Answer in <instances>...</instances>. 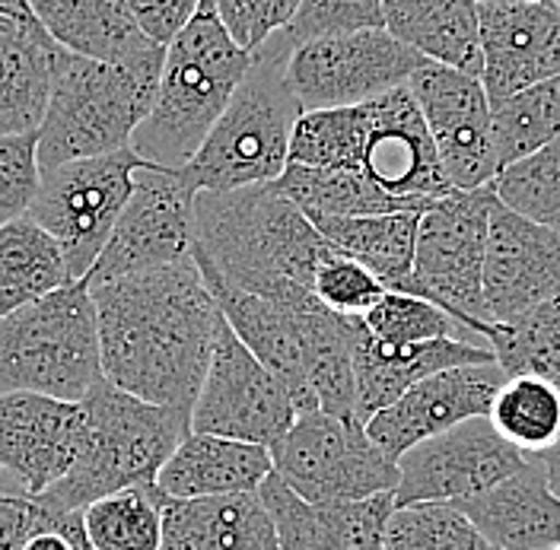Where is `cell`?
<instances>
[{"instance_id":"obj_1","label":"cell","mask_w":560,"mask_h":550,"mask_svg":"<svg viewBox=\"0 0 560 550\" xmlns=\"http://www.w3.org/2000/svg\"><path fill=\"white\" fill-rule=\"evenodd\" d=\"M103 376L150 405L191 411L210 366L220 306L191 258L90 286Z\"/></svg>"},{"instance_id":"obj_2","label":"cell","mask_w":560,"mask_h":550,"mask_svg":"<svg viewBox=\"0 0 560 550\" xmlns=\"http://www.w3.org/2000/svg\"><path fill=\"white\" fill-rule=\"evenodd\" d=\"M290 163L353 169L408 210H427L455 191L408 86L360 105L303 112L290 140Z\"/></svg>"},{"instance_id":"obj_3","label":"cell","mask_w":560,"mask_h":550,"mask_svg":"<svg viewBox=\"0 0 560 550\" xmlns=\"http://www.w3.org/2000/svg\"><path fill=\"white\" fill-rule=\"evenodd\" d=\"M195 251L230 283L271 296L290 280L313 286L318 265L335 245L315 230L303 207L268 182L236 191H198Z\"/></svg>"},{"instance_id":"obj_4","label":"cell","mask_w":560,"mask_h":550,"mask_svg":"<svg viewBox=\"0 0 560 550\" xmlns=\"http://www.w3.org/2000/svg\"><path fill=\"white\" fill-rule=\"evenodd\" d=\"M252 58L213 3L201 0L188 26L166 45L156 100L135 131L131 150L150 166L182 169L240 90Z\"/></svg>"},{"instance_id":"obj_5","label":"cell","mask_w":560,"mask_h":550,"mask_svg":"<svg viewBox=\"0 0 560 550\" xmlns=\"http://www.w3.org/2000/svg\"><path fill=\"white\" fill-rule=\"evenodd\" d=\"M166 45H150L125 61H93L65 51L55 90L38 125V166L100 156L131 147L150 115Z\"/></svg>"},{"instance_id":"obj_6","label":"cell","mask_w":560,"mask_h":550,"mask_svg":"<svg viewBox=\"0 0 560 550\" xmlns=\"http://www.w3.org/2000/svg\"><path fill=\"white\" fill-rule=\"evenodd\" d=\"M290 51L271 35L198 153L178 169L195 191L268 185L290 163V140L303 105L287 80Z\"/></svg>"},{"instance_id":"obj_7","label":"cell","mask_w":560,"mask_h":550,"mask_svg":"<svg viewBox=\"0 0 560 550\" xmlns=\"http://www.w3.org/2000/svg\"><path fill=\"white\" fill-rule=\"evenodd\" d=\"M86 443L77 465L35 496L51 513H73L105 493L156 483L160 468L191 433V411L135 398L103 378L86 398Z\"/></svg>"},{"instance_id":"obj_8","label":"cell","mask_w":560,"mask_h":550,"mask_svg":"<svg viewBox=\"0 0 560 550\" xmlns=\"http://www.w3.org/2000/svg\"><path fill=\"white\" fill-rule=\"evenodd\" d=\"M103 378L100 321L86 280L0 315V395L35 391L83 401Z\"/></svg>"},{"instance_id":"obj_9","label":"cell","mask_w":560,"mask_h":550,"mask_svg":"<svg viewBox=\"0 0 560 550\" xmlns=\"http://www.w3.org/2000/svg\"><path fill=\"white\" fill-rule=\"evenodd\" d=\"M497 204L493 185L462 191L420 210L415 268L401 293H415L455 315L465 328L481 335L490 321L485 303V248L490 210Z\"/></svg>"},{"instance_id":"obj_10","label":"cell","mask_w":560,"mask_h":550,"mask_svg":"<svg viewBox=\"0 0 560 550\" xmlns=\"http://www.w3.org/2000/svg\"><path fill=\"white\" fill-rule=\"evenodd\" d=\"M271 461L280 481L310 503L366 500L398 487V461L370 440L357 417L296 413L271 446Z\"/></svg>"},{"instance_id":"obj_11","label":"cell","mask_w":560,"mask_h":550,"mask_svg":"<svg viewBox=\"0 0 560 550\" xmlns=\"http://www.w3.org/2000/svg\"><path fill=\"white\" fill-rule=\"evenodd\" d=\"M140 166L143 160L125 147L42 169L30 217L61 245L70 280H83L96 265L135 191V173Z\"/></svg>"},{"instance_id":"obj_12","label":"cell","mask_w":560,"mask_h":550,"mask_svg":"<svg viewBox=\"0 0 560 550\" xmlns=\"http://www.w3.org/2000/svg\"><path fill=\"white\" fill-rule=\"evenodd\" d=\"M423 65L427 58L388 30H357L296 45L287 58V80L303 112L345 108L405 86Z\"/></svg>"},{"instance_id":"obj_13","label":"cell","mask_w":560,"mask_h":550,"mask_svg":"<svg viewBox=\"0 0 560 550\" xmlns=\"http://www.w3.org/2000/svg\"><path fill=\"white\" fill-rule=\"evenodd\" d=\"M195 198L198 191L178 169L143 163L135 191L121 210L96 265L83 277L90 286L118 277L166 268L195 251Z\"/></svg>"},{"instance_id":"obj_14","label":"cell","mask_w":560,"mask_h":550,"mask_svg":"<svg viewBox=\"0 0 560 550\" xmlns=\"http://www.w3.org/2000/svg\"><path fill=\"white\" fill-rule=\"evenodd\" d=\"M293 420L296 408L287 388L220 318L210 366L191 405V430L271 448Z\"/></svg>"},{"instance_id":"obj_15","label":"cell","mask_w":560,"mask_h":550,"mask_svg":"<svg viewBox=\"0 0 560 550\" xmlns=\"http://www.w3.org/2000/svg\"><path fill=\"white\" fill-rule=\"evenodd\" d=\"M528 461L490 423V417H468L450 430L411 446L398 458L395 506L411 503H455L475 496Z\"/></svg>"},{"instance_id":"obj_16","label":"cell","mask_w":560,"mask_h":550,"mask_svg":"<svg viewBox=\"0 0 560 550\" xmlns=\"http://www.w3.org/2000/svg\"><path fill=\"white\" fill-rule=\"evenodd\" d=\"M453 188H485L500 173L490 100L481 77L427 61L405 83Z\"/></svg>"},{"instance_id":"obj_17","label":"cell","mask_w":560,"mask_h":550,"mask_svg":"<svg viewBox=\"0 0 560 550\" xmlns=\"http://www.w3.org/2000/svg\"><path fill=\"white\" fill-rule=\"evenodd\" d=\"M83 443V401L35 391L0 395V481L10 493L42 496L77 465Z\"/></svg>"},{"instance_id":"obj_18","label":"cell","mask_w":560,"mask_h":550,"mask_svg":"<svg viewBox=\"0 0 560 550\" xmlns=\"http://www.w3.org/2000/svg\"><path fill=\"white\" fill-rule=\"evenodd\" d=\"M497 363H465L420 378L401 398L366 420V433L388 458H401L411 446L450 430L468 417H488L503 385Z\"/></svg>"},{"instance_id":"obj_19","label":"cell","mask_w":560,"mask_h":550,"mask_svg":"<svg viewBox=\"0 0 560 550\" xmlns=\"http://www.w3.org/2000/svg\"><path fill=\"white\" fill-rule=\"evenodd\" d=\"M560 296V233L503 207L490 210L485 248V303L490 321Z\"/></svg>"},{"instance_id":"obj_20","label":"cell","mask_w":560,"mask_h":550,"mask_svg":"<svg viewBox=\"0 0 560 550\" xmlns=\"http://www.w3.org/2000/svg\"><path fill=\"white\" fill-rule=\"evenodd\" d=\"M478 23L485 58L481 83L490 103L560 77V13L548 3H478Z\"/></svg>"},{"instance_id":"obj_21","label":"cell","mask_w":560,"mask_h":550,"mask_svg":"<svg viewBox=\"0 0 560 550\" xmlns=\"http://www.w3.org/2000/svg\"><path fill=\"white\" fill-rule=\"evenodd\" d=\"M258 496L275 518L280 550H383L385 522L395 510V493L310 503L275 471L258 487Z\"/></svg>"},{"instance_id":"obj_22","label":"cell","mask_w":560,"mask_h":550,"mask_svg":"<svg viewBox=\"0 0 560 550\" xmlns=\"http://www.w3.org/2000/svg\"><path fill=\"white\" fill-rule=\"evenodd\" d=\"M191 255H195V265H198V271L208 283L210 296L217 300V306L223 312L226 325L261 360V366L287 388L296 413L318 411L313 385H310V376H306L303 347H300L290 312L275 300H268V296L248 293L243 286L230 283L205 255H198V251H191Z\"/></svg>"},{"instance_id":"obj_23","label":"cell","mask_w":560,"mask_h":550,"mask_svg":"<svg viewBox=\"0 0 560 550\" xmlns=\"http://www.w3.org/2000/svg\"><path fill=\"white\" fill-rule=\"evenodd\" d=\"M350 360H353V388H357V420L366 423L373 413L388 408L411 385H418L420 378L465 363H493V350L455 338L423 341V344H392L373 338L363 328L360 315H353Z\"/></svg>"},{"instance_id":"obj_24","label":"cell","mask_w":560,"mask_h":550,"mask_svg":"<svg viewBox=\"0 0 560 550\" xmlns=\"http://www.w3.org/2000/svg\"><path fill=\"white\" fill-rule=\"evenodd\" d=\"M453 506L465 513L493 550L560 548V496L535 455L516 475L475 496L455 500Z\"/></svg>"},{"instance_id":"obj_25","label":"cell","mask_w":560,"mask_h":550,"mask_svg":"<svg viewBox=\"0 0 560 550\" xmlns=\"http://www.w3.org/2000/svg\"><path fill=\"white\" fill-rule=\"evenodd\" d=\"M68 48L33 16H0V134L38 131Z\"/></svg>"},{"instance_id":"obj_26","label":"cell","mask_w":560,"mask_h":550,"mask_svg":"<svg viewBox=\"0 0 560 550\" xmlns=\"http://www.w3.org/2000/svg\"><path fill=\"white\" fill-rule=\"evenodd\" d=\"M160 550H280L275 518L258 493L191 496L163 493Z\"/></svg>"},{"instance_id":"obj_27","label":"cell","mask_w":560,"mask_h":550,"mask_svg":"<svg viewBox=\"0 0 560 550\" xmlns=\"http://www.w3.org/2000/svg\"><path fill=\"white\" fill-rule=\"evenodd\" d=\"M275 471L271 448L213 433H188L156 475V487L173 500L258 493Z\"/></svg>"},{"instance_id":"obj_28","label":"cell","mask_w":560,"mask_h":550,"mask_svg":"<svg viewBox=\"0 0 560 550\" xmlns=\"http://www.w3.org/2000/svg\"><path fill=\"white\" fill-rule=\"evenodd\" d=\"M383 23L427 61L481 77L478 0H383Z\"/></svg>"},{"instance_id":"obj_29","label":"cell","mask_w":560,"mask_h":550,"mask_svg":"<svg viewBox=\"0 0 560 550\" xmlns=\"http://www.w3.org/2000/svg\"><path fill=\"white\" fill-rule=\"evenodd\" d=\"M35 20L48 35L93 61H125L156 45L138 26L128 0H30Z\"/></svg>"},{"instance_id":"obj_30","label":"cell","mask_w":560,"mask_h":550,"mask_svg":"<svg viewBox=\"0 0 560 550\" xmlns=\"http://www.w3.org/2000/svg\"><path fill=\"white\" fill-rule=\"evenodd\" d=\"M315 230L348 251L350 258L363 261L388 290H401L415 268V242H418L420 210L398 213H366V217H328L306 213Z\"/></svg>"},{"instance_id":"obj_31","label":"cell","mask_w":560,"mask_h":550,"mask_svg":"<svg viewBox=\"0 0 560 550\" xmlns=\"http://www.w3.org/2000/svg\"><path fill=\"white\" fill-rule=\"evenodd\" d=\"M65 283H73L68 258L30 213L0 226V315L35 303Z\"/></svg>"},{"instance_id":"obj_32","label":"cell","mask_w":560,"mask_h":550,"mask_svg":"<svg viewBox=\"0 0 560 550\" xmlns=\"http://www.w3.org/2000/svg\"><path fill=\"white\" fill-rule=\"evenodd\" d=\"M481 338L493 350L503 376H538L560 388V296L520 312L506 321H488Z\"/></svg>"},{"instance_id":"obj_33","label":"cell","mask_w":560,"mask_h":550,"mask_svg":"<svg viewBox=\"0 0 560 550\" xmlns=\"http://www.w3.org/2000/svg\"><path fill=\"white\" fill-rule=\"evenodd\" d=\"M93 550H160L163 545V490L138 483L105 493L80 510Z\"/></svg>"},{"instance_id":"obj_34","label":"cell","mask_w":560,"mask_h":550,"mask_svg":"<svg viewBox=\"0 0 560 550\" xmlns=\"http://www.w3.org/2000/svg\"><path fill=\"white\" fill-rule=\"evenodd\" d=\"M275 188L287 195L306 213H328V217H366V213H398L408 210L398 198L385 195L366 175L353 169H318V166H296L275 178Z\"/></svg>"},{"instance_id":"obj_35","label":"cell","mask_w":560,"mask_h":550,"mask_svg":"<svg viewBox=\"0 0 560 550\" xmlns=\"http://www.w3.org/2000/svg\"><path fill=\"white\" fill-rule=\"evenodd\" d=\"M493 430L523 455H545L560 443V388L548 378L506 376L493 405Z\"/></svg>"},{"instance_id":"obj_36","label":"cell","mask_w":560,"mask_h":550,"mask_svg":"<svg viewBox=\"0 0 560 550\" xmlns=\"http://www.w3.org/2000/svg\"><path fill=\"white\" fill-rule=\"evenodd\" d=\"M500 169L560 138V77L532 83L490 103Z\"/></svg>"},{"instance_id":"obj_37","label":"cell","mask_w":560,"mask_h":550,"mask_svg":"<svg viewBox=\"0 0 560 550\" xmlns=\"http://www.w3.org/2000/svg\"><path fill=\"white\" fill-rule=\"evenodd\" d=\"M360 321L373 338L392 341V344H423V341L455 338V341L488 347L481 335L465 328L455 315L440 309L436 303L423 296L401 293V290H385L383 300L370 312H363Z\"/></svg>"},{"instance_id":"obj_38","label":"cell","mask_w":560,"mask_h":550,"mask_svg":"<svg viewBox=\"0 0 560 550\" xmlns=\"http://www.w3.org/2000/svg\"><path fill=\"white\" fill-rule=\"evenodd\" d=\"M490 185L500 204L560 233V138L503 166Z\"/></svg>"},{"instance_id":"obj_39","label":"cell","mask_w":560,"mask_h":550,"mask_svg":"<svg viewBox=\"0 0 560 550\" xmlns=\"http://www.w3.org/2000/svg\"><path fill=\"white\" fill-rule=\"evenodd\" d=\"M383 550H493L453 503L395 506L385 522Z\"/></svg>"},{"instance_id":"obj_40","label":"cell","mask_w":560,"mask_h":550,"mask_svg":"<svg viewBox=\"0 0 560 550\" xmlns=\"http://www.w3.org/2000/svg\"><path fill=\"white\" fill-rule=\"evenodd\" d=\"M385 30L383 0H300L290 23L275 33L287 51L322 35Z\"/></svg>"},{"instance_id":"obj_41","label":"cell","mask_w":560,"mask_h":550,"mask_svg":"<svg viewBox=\"0 0 560 550\" xmlns=\"http://www.w3.org/2000/svg\"><path fill=\"white\" fill-rule=\"evenodd\" d=\"M310 290L322 306L338 315H363L383 300L388 286L363 261L350 258L348 251L335 245V251L318 265Z\"/></svg>"},{"instance_id":"obj_42","label":"cell","mask_w":560,"mask_h":550,"mask_svg":"<svg viewBox=\"0 0 560 550\" xmlns=\"http://www.w3.org/2000/svg\"><path fill=\"white\" fill-rule=\"evenodd\" d=\"M38 182V131L0 134V226L30 213Z\"/></svg>"},{"instance_id":"obj_43","label":"cell","mask_w":560,"mask_h":550,"mask_svg":"<svg viewBox=\"0 0 560 550\" xmlns=\"http://www.w3.org/2000/svg\"><path fill=\"white\" fill-rule=\"evenodd\" d=\"M217 16L245 51H258L296 13L300 0H210Z\"/></svg>"},{"instance_id":"obj_44","label":"cell","mask_w":560,"mask_h":550,"mask_svg":"<svg viewBox=\"0 0 560 550\" xmlns=\"http://www.w3.org/2000/svg\"><path fill=\"white\" fill-rule=\"evenodd\" d=\"M55 513L45 510L35 496L0 493V550H23L35 531L48 528Z\"/></svg>"},{"instance_id":"obj_45","label":"cell","mask_w":560,"mask_h":550,"mask_svg":"<svg viewBox=\"0 0 560 550\" xmlns=\"http://www.w3.org/2000/svg\"><path fill=\"white\" fill-rule=\"evenodd\" d=\"M198 7L201 0H128V10L135 13L143 35L156 45H170L198 13Z\"/></svg>"},{"instance_id":"obj_46","label":"cell","mask_w":560,"mask_h":550,"mask_svg":"<svg viewBox=\"0 0 560 550\" xmlns=\"http://www.w3.org/2000/svg\"><path fill=\"white\" fill-rule=\"evenodd\" d=\"M23 550H77L73 535H70L68 513H55V522L42 531H35L33 538L23 545Z\"/></svg>"},{"instance_id":"obj_47","label":"cell","mask_w":560,"mask_h":550,"mask_svg":"<svg viewBox=\"0 0 560 550\" xmlns=\"http://www.w3.org/2000/svg\"><path fill=\"white\" fill-rule=\"evenodd\" d=\"M541 465H545V471H548V481L555 487V493L560 496V443L555 448H548L545 455H535Z\"/></svg>"},{"instance_id":"obj_48","label":"cell","mask_w":560,"mask_h":550,"mask_svg":"<svg viewBox=\"0 0 560 550\" xmlns=\"http://www.w3.org/2000/svg\"><path fill=\"white\" fill-rule=\"evenodd\" d=\"M68 525H70V535H73V545H77V550H93V545L86 541V531H83V518H80V510L68 513Z\"/></svg>"},{"instance_id":"obj_49","label":"cell","mask_w":560,"mask_h":550,"mask_svg":"<svg viewBox=\"0 0 560 550\" xmlns=\"http://www.w3.org/2000/svg\"><path fill=\"white\" fill-rule=\"evenodd\" d=\"M0 16H33L30 0H0Z\"/></svg>"},{"instance_id":"obj_50","label":"cell","mask_w":560,"mask_h":550,"mask_svg":"<svg viewBox=\"0 0 560 550\" xmlns=\"http://www.w3.org/2000/svg\"><path fill=\"white\" fill-rule=\"evenodd\" d=\"M541 3H548L551 10H558V13H560V0H541Z\"/></svg>"},{"instance_id":"obj_51","label":"cell","mask_w":560,"mask_h":550,"mask_svg":"<svg viewBox=\"0 0 560 550\" xmlns=\"http://www.w3.org/2000/svg\"><path fill=\"white\" fill-rule=\"evenodd\" d=\"M478 3H516V0H478Z\"/></svg>"},{"instance_id":"obj_52","label":"cell","mask_w":560,"mask_h":550,"mask_svg":"<svg viewBox=\"0 0 560 550\" xmlns=\"http://www.w3.org/2000/svg\"><path fill=\"white\" fill-rule=\"evenodd\" d=\"M0 493H10V490H7V483L0 481Z\"/></svg>"},{"instance_id":"obj_53","label":"cell","mask_w":560,"mask_h":550,"mask_svg":"<svg viewBox=\"0 0 560 550\" xmlns=\"http://www.w3.org/2000/svg\"><path fill=\"white\" fill-rule=\"evenodd\" d=\"M555 550H560V548H555Z\"/></svg>"}]
</instances>
